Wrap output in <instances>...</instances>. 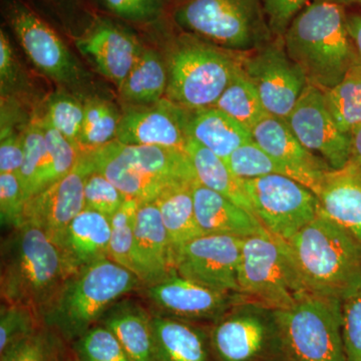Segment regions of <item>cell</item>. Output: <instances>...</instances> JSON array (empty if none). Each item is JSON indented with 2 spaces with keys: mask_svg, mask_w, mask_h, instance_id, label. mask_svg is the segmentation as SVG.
I'll use <instances>...</instances> for the list:
<instances>
[{
  "mask_svg": "<svg viewBox=\"0 0 361 361\" xmlns=\"http://www.w3.org/2000/svg\"><path fill=\"white\" fill-rule=\"evenodd\" d=\"M77 273L61 248L30 223L14 229L2 245V300L30 308L40 319Z\"/></svg>",
  "mask_w": 361,
  "mask_h": 361,
  "instance_id": "6da1fadb",
  "label": "cell"
},
{
  "mask_svg": "<svg viewBox=\"0 0 361 361\" xmlns=\"http://www.w3.org/2000/svg\"><path fill=\"white\" fill-rule=\"evenodd\" d=\"M283 44L308 85L323 92L338 85L358 59L345 6L336 0H313L292 21Z\"/></svg>",
  "mask_w": 361,
  "mask_h": 361,
  "instance_id": "7a4b0ae2",
  "label": "cell"
},
{
  "mask_svg": "<svg viewBox=\"0 0 361 361\" xmlns=\"http://www.w3.org/2000/svg\"><path fill=\"white\" fill-rule=\"evenodd\" d=\"M85 155L92 171L140 204L155 202L170 188L197 180L190 157L176 149L125 145L115 140Z\"/></svg>",
  "mask_w": 361,
  "mask_h": 361,
  "instance_id": "3957f363",
  "label": "cell"
},
{
  "mask_svg": "<svg viewBox=\"0 0 361 361\" xmlns=\"http://www.w3.org/2000/svg\"><path fill=\"white\" fill-rule=\"evenodd\" d=\"M286 242L308 293L341 300L361 281V244L324 216Z\"/></svg>",
  "mask_w": 361,
  "mask_h": 361,
  "instance_id": "277c9868",
  "label": "cell"
},
{
  "mask_svg": "<svg viewBox=\"0 0 361 361\" xmlns=\"http://www.w3.org/2000/svg\"><path fill=\"white\" fill-rule=\"evenodd\" d=\"M142 284L110 258L78 271L42 316V322L68 339L80 338L121 296Z\"/></svg>",
  "mask_w": 361,
  "mask_h": 361,
  "instance_id": "5b68a950",
  "label": "cell"
},
{
  "mask_svg": "<svg viewBox=\"0 0 361 361\" xmlns=\"http://www.w3.org/2000/svg\"><path fill=\"white\" fill-rule=\"evenodd\" d=\"M242 303L286 310L308 293L285 240L263 228L242 245L238 271Z\"/></svg>",
  "mask_w": 361,
  "mask_h": 361,
  "instance_id": "8992f818",
  "label": "cell"
},
{
  "mask_svg": "<svg viewBox=\"0 0 361 361\" xmlns=\"http://www.w3.org/2000/svg\"><path fill=\"white\" fill-rule=\"evenodd\" d=\"M232 54L194 35L180 39L167 63L166 99L186 110L215 106L239 66Z\"/></svg>",
  "mask_w": 361,
  "mask_h": 361,
  "instance_id": "52a82bcc",
  "label": "cell"
},
{
  "mask_svg": "<svg viewBox=\"0 0 361 361\" xmlns=\"http://www.w3.org/2000/svg\"><path fill=\"white\" fill-rule=\"evenodd\" d=\"M285 361H348L341 300L306 293L291 307L273 311Z\"/></svg>",
  "mask_w": 361,
  "mask_h": 361,
  "instance_id": "ba28073f",
  "label": "cell"
},
{
  "mask_svg": "<svg viewBox=\"0 0 361 361\" xmlns=\"http://www.w3.org/2000/svg\"><path fill=\"white\" fill-rule=\"evenodd\" d=\"M175 20L191 35L240 54L273 37L261 0H182Z\"/></svg>",
  "mask_w": 361,
  "mask_h": 361,
  "instance_id": "9c48e42d",
  "label": "cell"
},
{
  "mask_svg": "<svg viewBox=\"0 0 361 361\" xmlns=\"http://www.w3.org/2000/svg\"><path fill=\"white\" fill-rule=\"evenodd\" d=\"M243 183L256 217L285 241L319 215L318 197L290 177L268 175Z\"/></svg>",
  "mask_w": 361,
  "mask_h": 361,
  "instance_id": "30bf717a",
  "label": "cell"
},
{
  "mask_svg": "<svg viewBox=\"0 0 361 361\" xmlns=\"http://www.w3.org/2000/svg\"><path fill=\"white\" fill-rule=\"evenodd\" d=\"M239 56L242 70L257 90L265 111L286 120L307 87L305 75L275 39Z\"/></svg>",
  "mask_w": 361,
  "mask_h": 361,
  "instance_id": "8fae6325",
  "label": "cell"
},
{
  "mask_svg": "<svg viewBox=\"0 0 361 361\" xmlns=\"http://www.w3.org/2000/svg\"><path fill=\"white\" fill-rule=\"evenodd\" d=\"M243 240L229 235H201L175 252V273L210 288L238 293Z\"/></svg>",
  "mask_w": 361,
  "mask_h": 361,
  "instance_id": "7c38bea8",
  "label": "cell"
},
{
  "mask_svg": "<svg viewBox=\"0 0 361 361\" xmlns=\"http://www.w3.org/2000/svg\"><path fill=\"white\" fill-rule=\"evenodd\" d=\"M285 122L298 141L332 170L345 167L350 161V135L339 129L322 90L307 85Z\"/></svg>",
  "mask_w": 361,
  "mask_h": 361,
  "instance_id": "4fadbf2b",
  "label": "cell"
},
{
  "mask_svg": "<svg viewBox=\"0 0 361 361\" xmlns=\"http://www.w3.org/2000/svg\"><path fill=\"white\" fill-rule=\"evenodd\" d=\"M210 338L217 361H285L274 320L255 313L223 316Z\"/></svg>",
  "mask_w": 361,
  "mask_h": 361,
  "instance_id": "5bb4252c",
  "label": "cell"
},
{
  "mask_svg": "<svg viewBox=\"0 0 361 361\" xmlns=\"http://www.w3.org/2000/svg\"><path fill=\"white\" fill-rule=\"evenodd\" d=\"M92 172L87 156L82 154L68 175L27 201L25 223L37 226L59 245L71 221L85 209V180Z\"/></svg>",
  "mask_w": 361,
  "mask_h": 361,
  "instance_id": "9a60e30c",
  "label": "cell"
},
{
  "mask_svg": "<svg viewBox=\"0 0 361 361\" xmlns=\"http://www.w3.org/2000/svg\"><path fill=\"white\" fill-rule=\"evenodd\" d=\"M8 18L23 51L37 70L59 84H77L82 77L77 59L51 26L23 6H13Z\"/></svg>",
  "mask_w": 361,
  "mask_h": 361,
  "instance_id": "2e32d148",
  "label": "cell"
},
{
  "mask_svg": "<svg viewBox=\"0 0 361 361\" xmlns=\"http://www.w3.org/2000/svg\"><path fill=\"white\" fill-rule=\"evenodd\" d=\"M187 111L167 99L130 106L122 116L116 140L125 145L154 146L187 153Z\"/></svg>",
  "mask_w": 361,
  "mask_h": 361,
  "instance_id": "e0dca14e",
  "label": "cell"
},
{
  "mask_svg": "<svg viewBox=\"0 0 361 361\" xmlns=\"http://www.w3.org/2000/svg\"><path fill=\"white\" fill-rule=\"evenodd\" d=\"M253 141L286 171L288 177L307 187L317 196L332 169L305 148L282 118L267 115L251 130Z\"/></svg>",
  "mask_w": 361,
  "mask_h": 361,
  "instance_id": "ac0fdd59",
  "label": "cell"
},
{
  "mask_svg": "<svg viewBox=\"0 0 361 361\" xmlns=\"http://www.w3.org/2000/svg\"><path fill=\"white\" fill-rule=\"evenodd\" d=\"M147 296L165 315L179 319H221L233 305L242 303L234 292L210 288L177 273L147 286Z\"/></svg>",
  "mask_w": 361,
  "mask_h": 361,
  "instance_id": "d6986e66",
  "label": "cell"
},
{
  "mask_svg": "<svg viewBox=\"0 0 361 361\" xmlns=\"http://www.w3.org/2000/svg\"><path fill=\"white\" fill-rule=\"evenodd\" d=\"M77 47L118 89L145 51L134 35L110 20L97 21L77 40Z\"/></svg>",
  "mask_w": 361,
  "mask_h": 361,
  "instance_id": "ffe728a7",
  "label": "cell"
},
{
  "mask_svg": "<svg viewBox=\"0 0 361 361\" xmlns=\"http://www.w3.org/2000/svg\"><path fill=\"white\" fill-rule=\"evenodd\" d=\"M134 273L147 286L174 274L168 232L155 202L140 204L135 226Z\"/></svg>",
  "mask_w": 361,
  "mask_h": 361,
  "instance_id": "44dd1931",
  "label": "cell"
},
{
  "mask_svg": "<svg viewBox=\"0 0 361 361\" xmlns=\"http://www.w3.org/2000/svg\"><path fill=\"white\" fill-rule=\"evenodd\" d=\"M317 197L320 215L361 244V170L348 163L329 171Z\"/></svg>",
  "mask_w": 361,
  "mask_h": 361,
  "instance_id": "7402d4cb",
  "label": "cell"
},
{
  "mask_svg": "<svg viewBox=\"0 0 361 361\" xmlns=\"http://www.w3.org/2000/svg\"><path fill=\"white\" fill-rule=\"evenodd\" d=\"M193 195L195 214L203 234L229 235L244 239L264 228L257 217L198 180L195 182Z\"/></svg>",
  "mask_w": 361,
  "mask_h": 361,
  "instance_id": "603a6c76",
  "label": "cell"
},
{
  "mask_svg": "<svg viewBox=\"0 0 361 361\" xmlns=\"http://www.w3.org/2000/svg\"><path fill=\"white\" fill-rule=\"evenodd\" d=\"M110 218L84 209L66 228L59 247L75 270L109 258Z\"/></svg>",
  "mask_w": 361,
  "mask_h": 361,
  "instance_id": "cb8c5ba5",
  "label": "cell"
},
{
  "mask_svg": "<svg viewBox=\"0 0 361 361\" xmlns=\"http://www.w3.org/2000/svg\"><path fill=\"white\" fill-rule=\"evenodd\" d=\"M186 111L189 139L195 140L225 163L235 149L253 140L250 130L215 106Z\"/></svg>",
  "mask_w": 361,
  "mask_h": 361,
  "instance_id": "d4e9b609",
  "label": "cell"
},
{
  "mask_svg": "<svg viewBox=\"0 0 361 361\" xmlns=\"http://www.w3.org/2000/svg\"><path fill=\"white\" fill-rule=\"evenodd\" d=\"M161 361H214L210 336L179 318L152 316Z\"/></svg>",
  "mask_w": 361,
  "mask_h": 361,
  "instance_id": "484cf974",
  "label": "cell"
},
{
  "mask_svg": "<svg viewBox=\"0 0 361 361\" xmlns=\"http://www.w3.org/2000/svg\"><path fill=\"white\" fill-rule=\"evenodd\" d=\"M103 325L115 334L130 361H161L152 316L139 306H118L104 318Z\"/></svg>",
  "mask_w": 361,
  "mask_h": 361,
  "instance_id": "4316f807",
  "label": "cell"
},
{
  "mask_svg": "<svg viewBox=\"0 0 361 361\" xmlns=\"http://www.w3.org/2000/svg\"><path fill=\"white\" fill-rule=\"evenodd\" d=\"M186 152L200 184L222 195L256 217L243 180L237 177L222 159L193 139L188 141Z\"/></svg>",
  "mask_w": 361,
  "mask_h": 361,
  "instance_id": "83f0119b",
  "label": "cell"
},
{
  "mask_svg": "<svg viewBox=\"0 0 361 361\" xmlns=\"http://www.w3.org/2000/svg\"><path fill=\"white\" fill-rule=\"evenodd\" d=\"M195 182L170 188L155 201L168 232L173 255L180 247L203 235L195 214Z\"/></svg>",
  "mask_w": 361,
  "mask_h": 361,
  "instance_id": "f1b7e54d",
  "label": "cell"
},
{
  "mask_svg": "<svg viewBox=\"0 0 361 361\" xmlns=\"http://www.w3.org/2000/svg\"><path fill=\"white\" fill-rule=\"evenodd\" d=\"M167 85V63L158 52L145 49L118 92L130 106L151 104L165 99Z\"/></svg>",
  "mask_w": 361,
  "mask_h": 361,
  "instance_id": "f546056e",
  "label": "cell"
},
{
  "mask_svg": "<svg viewBox=\"0 0 361 361\" xmlns=\"http://www.w3.org/2000/svg\"><path fill=\"white\" fill-rule=\"evenodd\" d=\"M214 106L224 111L226 115L250 132L256 123L269 115L240 63L231 82Z\"/></svg>",
  "mask_w": 361,
  "mask_h": 361,
  "instance_id": "4dcf8cb0",
  "label": "cell"
},
{
  "mask_svg": "<svg viewBox=\"0 0 361 361\" xmlns=\"http://www.w3.org/2000/svg\"><path fill=\"white\" fill-rule=\"evenodd\" d=\"M330 113L339 129L350 135L361 126V63L355 61L341 82L324 92Z\"/></svg>",
  "mask_w": 361,
  "mask_h": 361,
  "instance_id": "1f68e13d",
  "label": "cell"
},
{
  "mask_svg": "<svg viewBox=\"0 0 361 361\" xmlns=\"http://www.w3.org/2000/svg\"><path fill=\"white\" fill-rule=\"evenodd\" d=\"M120 114L110 102L90 97L85 102V116L80 137L82 154L89 153L115 141Z\"/></svg>",
  "mask_w": 361,
  "mask_h": 361,
  "instance_id": "d6a6232c",
  "label": "cell"
},
{
  "mask_svg": "<svg viewBox=\"0 0 361 361\" xmlns=\"http://www.w3.org/2000/svg\"><path fill=\"white\" fill-rule=\"evenodd\" d=\"M47 165V148L39 116L25 126V156L18 177L27 201L42 192V179Z\"/></svg>",
  "mask_w": 361,
  "mask_h": 361,
  "instance_id": "836d02e7",
  "label": "cell"
},
{
  "mask_svg": "<svg viewBox=\"0 0 361 361\" xmlns=\"http://www.w3.org/2000/svg\"><path fill=\"white\" fill-rule=\"evenodd\" d=\"M37 116L44 133L47 148V165L42 179V191L68 175L77 165L82 153L65 135L52 127L44 116Z\"/></svg>",
  "mask_w": 361,
  "mask_h": 361,
  "instance_id": "e575fe53",
  "label": "cell"
},
{
  "mask_svg": "<svg viewBox=\"0 0 361 361\" xmlns=\"http://www.w3.org/2000/svg\"><path fill=\"white\" fill-rule=\"evenodd\" d=\"M0 361H63L61 339L42 323L30 336L0 353Z\"/></svg>",
  "mask_w": 361,
  "mask_h": 361,
  "instance_id": "d590c367",
  "label": "cell"
},
{
  "mask_svg": "<svg viewBox=\"0 0 361 361\" xmlns=\"http://www.w3.org/2000/svg\"><path fill=\"white\" fill-rule=\"evenodd\" d=\"M84 116L85 104L68 92H56L47 99L42 116L80 151Z\"/></svg>",
  "mask_w": 361,
  "mask_h": 361,
  "instance_id": "8d00e7d4",
  "label": "cell"
},
{
  "mask_svg": "<svg viewBox=\"0 0 361 361\" xmlns=\"http://www.w3.org/2000/svg\"><path fill=\"white\" fill-rule=\"evenodd\" d=\"M140 203L127 199L111 217V240L109 258L134 272L135 226Z\"/></svg>",
  "mask_w": 361,
  "mask_h": 361,
  "instance_id": "74e56055",
  "label": "cell"
},
{
  "mask_svg": "<svg viewBox=\"0 0 361 361\" xmlns=\"http://www.w3.org/2000/svg\"><path fill=\"white\" fill-rule=\"evenodd\" d=\"M226 164L242 180L256 179L268 175H284L288 177L282 166L268 155L253 140L235 149Z\"/></svg>",
  "mask_w": 361,
  "mask_h": 361,
  "instance_id": "f35d334b",
  "label": "cell"
},
{
  "mask_svg": "<svg viewBox=\"0 0 361 361\" xmlns=\"http://www.w3.org/2000/svg\"><path fill=\"white\" fill-rule=\"evenodd\" d=\"M40 317L30 308L2 304L0 311V353L30 336L40 326Z\"/></svg>",
  "mask_w": 361,
  "mask_h": 361,
  "instance_id": "ab89813d",
  "label": "cell"
},
{
  "mask_svg": "<svg viewBox=\"0 0 361 361\" xmlns=\"http://www.w3.org/2000/svg\"><path fill=\"white\" fill-rule=\"evenodd\" d=\"M77 350L85 361H130L121 342L104 325L94 326L80 337Z\"/></svg>",
  "mask_w": 361,
  "mask_h": 361,
  "instance_id": "60d3db41",
  "label": "cell"
},
{
  "mask_svg": "<svg viewBox=\"0 0 361 361\" xmlns=\"http://www.w3.org/2000/svg\"><path fill=\"white\" fill-rule=\"evenodd\" d=\"M341 326L348 361H361V281L341 299Z\"/></svg>",
  "mask_w": 361,
  "mask_h": 361,
  "instance_id": "b9f144b4",
  "label": "cell"
},
{
  "mask_svg": "<svg viewBox=\"0 0 361 361\" xmlns=\"http://www.w3.org/2000/svg\"><path fill=\"white\" fill-rule=\"evenodd\" d=\"M127 200L125 196L101 173L92 171L85 184V209L96 211L110 218Z\"/></svg>",
  "mask_w": 361,
  "mask_h": 361,
  "instance_id": "7bdbcfd3",
  "label": "cell"
},
{
  "mask_svg": "<svg viewBox=\"0 0 361 361\" xmlns=\"http://www.w3.org/2000/svg\"><path fill=\"white\" fill-rule=\"evenodd\" d=\"M27 199L20 177L16 173L0 174V216L1 224L13 229L25 223Z\"/></svg>",
  "mask_w": 361,
  "mask_h": 361,
  "instance_id": "ee69618b",
  "label": "cell"
},
{
  "mask_svg": "<svg viewBox=\"0 0 361 361\" xmlns=\"http://www.w3.org/2000/svg\"><path fill=\"white\" fill-rule=\"evenodd\" d=\"M313 0H261L266 23L275 39H283L294 18Z\"/></svg>",
  "mask_w": 361,
  "mask_h": 361,
  "instance_id": "f6af8a7d",
  "label": "cell"
},
{
  "mask_svg": "<svg viewBox=\"0 0 361 361\" xmlns=\"http://www.w3.org/2000/svg\"><path fill=\"white\" fill-rule=\"evenodd\" d=\"M25 156V130L18 132L13 126H1L0 174H18Z\"/></svg>",
  "mask_w": 361,
  "mask_h": 361,
  "instance_id": "bcb514c9",
  "label": "cell"
},
{
  "mask_svg": "<svg viewBox=\"0 0 361 361\" xmlns=\"http://www.w3.org/2000/svg\"><path fill=\"white\" fill-rule=\"evenodd\" d=\"M106 6L123 20L149 23L163 11V0H103Z\"/></svg>",
  "mask_w": 361,
  "mask_h": 361,
  "instance_id": "7dc6e473",
  "label": "cell"
},
{
  "mask_svg": "<svg viewBox=\"0 0 361 361\" xmlns=\"http://www.w3.org/2000/svg\"><path fill=\"white\" fill-rule=\"evenodd\" d=\"M20 66L11 44L8 35L1 30L0 32V87L1 96H7L18 84L20 78Z\"/></svg>",
  "mask_w": 361,
  "mask_h": 361,
  "instance_id": "c3c4849f",
  "label": "cell"
},
{
  "mask_svg": "<svg viewBox=\"0 0 361 361\" xmlns=\"http://www.w3.org/2000/svg\"><path fill=\"white\" fill-rule=\"evenodd\" d=\"M348 28L361 63V14H348Z\"/></svg>",
  "mask_w": 361,
  "mask_h": 361,
  "instance_id": "681fc988",
  "label": "cell"
},
{
  "mask_svg": "<svg viewBox=\"0 0 361 361\" xmlns=\"http://www.w3.org/2000/svg\"><path fill=\"white\" fill-rule=\"evenodd\" d=\"M351 154L349 163L361 170V126L350 133Z\"/></svg>",
  "mask_w": 361,
  "mask_h": 361,
  "instance_id": "f907efd6",
  "label": "cell"
},
{
  "mask_svg": "<svg viewBox=\"0 0 361 361\" xmlns=\"http://www.w3.org/2000/svg\"><path fill=\"white\" fill-rule=\"evenodd\" d=\"M338 4H342V6H353V4H357V6H361V0H336Z\"/></svg>",
  "mask_w": 361,
  "mask_h": 361,
  "instance_id": "816d5d0a",
  "label": "cell"
},
{
  "mask_svg": "<svg viewBox=\"0 0 361 361\" xmlns=\"http://www.w3.org/2000/svg\"><path fill=\"white\" fill-rule=\"evenodd\" d=\"M77 361H85L84 360H82V358H80V360H77Z\"/></svg>",
  "mask_w": 361,
  "mask_h": 361,
  "instance_id": "f5cc1de1",
  "label": "cell"
}]
</instances>
